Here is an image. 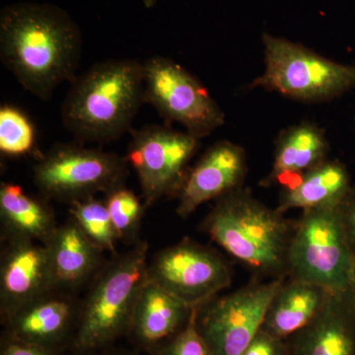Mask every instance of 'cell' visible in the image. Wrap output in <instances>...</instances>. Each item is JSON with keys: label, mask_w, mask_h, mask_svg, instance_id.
Listing matches in <instances>:
<instances>
[{"label": "cell", "mask_w": 355, "mask_h": 355, "mask_svg": "<svg viewBox=\"0 0 355 355\" xmlns=\"http://www.w3.org/2000/svg\"><path fill=\"white\" fill-rule=\"evenodd\" d=\"M241 355H289L288 343L261 329Z\"/></svg>", "instance_id": "cell-26"}, {"label": "cell", "mask_w": 355, "mask_h": 355, "mask_svg": "<svg viewBox=\"0 0 355 355\" xmlns=\"http://www.w3.org/2000/svg\"><path fill=\"white\" fill-rule=\"evenodd\" d=\"M97 355H123V354H97Z\"/></svg>", "instance_id": "cell-31"}, {"label": "cell", "mask_w": 355, "mask_h": 355, "mask_svg": "<svg viewBox=\"0 0 355 355\" xmlns=\"http://www.w3.org/2000/svg\"><path fill=\"white\" fill-rule=\"evenodd\" d=\"M284 277L248 284L198 309V330L212 355H241L263 327Z\"/></svg>", "instance_id": "cell-9"}, {"label": "cell", "mask_w": 355, "mask_h": 355, "mask_svg": "<svg viewBox=\"0 0 355 355\" xmlns=\"http://www.w3.org/2000/svg\"><path fill=\"white\" fill-rule=\"evenodd\" d=\"M55 286L44 244L11 238L2 257L0 272V303L4 318L48 295Z\"/></svg>", "instance_id": "cell-13"}, {"label": "cell", "mask_w": 355, "mask_h": 355, "mask_svg": "<svg viewBox=\"0 0 355 355\" xmlns=\"http://www.w3.org/2000/svg\"><path fill=\"white\" fill-rule=\"evenodd\" d=\"M142 1H144V6H146L147 8H150V7H153L154 4L156 3L157 0H142Z\"/></svg>", "instance_id": "cell-29"}, {"label": "cell", "mask_w": 355, "mask_h": 355, "mask_svg": "<svg viewBox=\"0 0 355 355\" xmlns=\"http://www.w3.org/2000/svg\"><path fill=\"white\" fill-rule=\"evenodd\" d=\"M352 293H354V297H355V275H354V284H352Z\"/></svg>", "instance_id": "cell-30"}, {"label": "cell", "mask_w": 355, "mask_h": 355, "mask_svg": "<svg viewBox=\"0 0 355 355\" xmlns=\"http://www.w3.org/2000/svg\"><path fill=\"white\" fill-rule=\"evenodd\" d=\"M330 292L304 280L284 282L266 311L261 329L288 340L316 317Z\"/></svg>", "instance_id": "cell-19"}, {"label": "cell", "mask_w": 355, "mask_h": 355, "mask_svg": "<svg viewBox=\"0 0 355 355\" xmlns=\"http://www.w3.org/2000/svg\"><path fill=\"white\" fill-rule=\"evenodd\" d=\"M74 311L67 299L46 295L6 317L8 338L55 350L69 336Z\"/></svg>", "instance_id": "cell-17"}, {"label": "cell", "mask_w": 355, "mask_h": 355, "mask_svg": "<svg viewBox=\"0 0 355 355\" xmlns=\"http://www.w3.org/2000/svg\"><path fill=\"white\" fill-rule=\"evenodd\" d=\"M83 36L62 9L20 3L0 14V58L23 88L46 101L64 83H73Z\"/></svg>", "instance_id": "cell-1"}, {"label": "cell", "mask_w": 355, "mask_h": 355, "mask_svg": "<svg viewBox=\"0 0 355 355\" xmlns=\"http://www.w3.org/2000/svg\"><path fill=\"white\" fill-rule=\"evenodd\" d=\"M191 309L148 279L135 303L128 334L155 354L186 326Z\"/></svg>", "instance_id": "cell-15"}, {"label": "cell", "mask_w": 355, "mask_h": 355, "mask_svg": "<svg viewBox=\"0 0 355 355\" xmlns=\"http://www.w3.org/2000/svg\"><path fill=\"white\" fill-rule=\"evenodd\" d=\"M211 239L261 275L284 277L293 226L241 188L218 198L205 221Z\"/></svg>", "instance_id": "cell-3"}, {"label": "cell", "mask_w": 355, "mask_h": 355, "mask_svg": "<svg viewBox=\"0 0 355 355\" xmlns=\"http://www.w3.org/2000/svg\"><path fill=\"white\" fill-rule=\"evenodd\" d=\"M107 193L106 203L118 239L130 241L137 234L144 207L139 198L123 184Z\"/></svg>", "instance_id": "cell-24"}, {"label": "cell", "mask_w": 355, "mask_h": 355, "mask_svg": "<svg viewBox=\"0 0 355 355\" xmlns=\"http://www.w3.org/2000/svg\"><path fill=\"white\" fill-rule=\"evenodd\" d=\"M338 207L303 211L287 254V273L292 279L317 284L330 293L350 291L355 275V253Z\"/></svg>", "instance_id": "cell-6"}, {"label": "cell", "mask_w": 355, "mask_h": 355, "mask_svg": "<svg viewBox=\"0 0 355 355\" xmlns=\"http://www.w3.org/2000/svg\"><path fill=\"white\" fill-rule=\"evenodd\" d=\"M128 162L118 154L80 144H57L34 168V182L44 197L73 202L108 193L123 184Z\"/></svg>", "instance_id": "cell-7"}, {"label": "cell", "mask_w": 355, "mask_h": 355, "mask_svg": "<svg viewBox=\"0 0 355 355\" xmlns=\"http://www.w3.org/2000/svg\"><path fill=\"white\" fill-rule=\"evenodd\" d=\"M69 205L72 218L91 242L101 251L114 252L118 236L105 200L90 197Z\"/></svg>", "instance_id": "cell-22"}, {"label": "cell", "mask_w": 355, "mask_h": 355, "mask_svg": "<svg viewBox=\"0 0 355 355\" xmlns=\"http://www.w3.org/2000/svg\"><path fill=\"white\" fill-rule=\"evenodd\" d=\"M37 132L30 116L23 110L3 105L0 108V151L10 157L31 153L36 146Z\"/></svg>", "instance_id": "cell-23"}, {"label": "cell", "mask_w": 355, "mask_h": 355, "mask_svg": "<svg viewBox=\"0 0 355 355\" xmlns=\"http://www.w3.org/2000/svg\"><path fill=\"white\" fill-rule=\"evenodd\" d=\"M200 308L191 309L188 323L156 352L155 355H212L198 330L197 317Z\"/></svg>", "instance_id": "cell-25"}, {"label": "cell", "mask_w": 355, "mask_h": 355, "mask_svg": "<svg viewBox=\"0 0 355 355\" xmlns=\"http://www.w3.org/2000/svg\"><path fill=\"white\" fill-rule=\"evenodd\" d=\"M144 103V64L106 60L74 79L62 106V120L81 144H106L130 130Z\"/></svg>", "instance_id": "cell-2"}, {"label": "cell", "mask_w": 355, "mask_h": 355, "mask_svg": "<svg viewBox=\"0 0 355 355\" xmlns=\"http://www.w3.org/2000/svg\"><path fill=\"white\" fill-rule=\"evenodd\" d=\"M329 151L326 132L316 123L304 121L286 128L275 142L272 171L263 180V186L280 183L286 187L327 160Z\"/></svg>", "instance_id": "cell-16"}, {"label": "cell", "mask_w": 355, "mask_h": 355, "mask_svg": "<svg viewBox=\"0 0 355 355\" xmlns=\"http://www.w3.org/2000/svg\"><path fill=\"white\" fill-rule=\"evenodd\" d=\"M200 140L164 125H147L132 132L125 160L137 173L147 205L178 195Z\"/></svg>", "instance_id": "cell-10"}, {"label": "cell", "mask_w": 355, "mask_h": 355, "mask_svg": "<svg viewBox=\"0 0 355 355\" xmlns=\"http://www.w3.org/2000/svg\"><path fill=\"white\" fill-rule=\"evenodd\" d=\"M265 70L250 88H263L305 104L333 101L355 87V64L323 57L303 44L263 35Z\"/></svg>", "instance_id": "cell-5"}, {"label": "cell", "mask_w": 355, "mask_h": 355, "mask_svg": "<svg viewBox=\"0 0 355 355\" xmlns=\"http://www.w3.org/2000/svg\"><path fill=\"white\" fill-rule=\"evenodd\" d=\"M147 253V243H137L102 273L77 321L76 349L96 352L128 334L135 303L148 279Z\"/></svg>", "instance_id": "cell-4"}, {"label": "cell", "mask_w": 355, "mask_h": 355, "mask_svg": "<svg viewBox=\"0 0 355 355\" xmlns=\"http://www.w3.org/2000/svg\"><path fill=\"white\" fill-rule=\"evenodd\" d=\"M347 167L340 161L327 159L287 184L277 209L284 214L291 209L305 210L338 207L352 190Z\"/></svg>", "instance_id": "cell-18"}, {"label": "cell", "mask_w": 355, "mask_h": 355, "mask_svg": "<svg viewBox=\"0 0 355 355\" xmlns=\"http://www.w3.org/2000/svg\"><path fill=\"white\" fill-rule=\"evenodd\" d=\"M148 279L190 308H200L231 284V270L216 252L184 239L148 265Z\"/></svg>", "instance_id": "cell-11"}, {"label": "cell", "mask_w": 355, "mask_h": 355, "mask_svg": "<svg viewBox=\"0 0 355 355\" xmlns=\"http://www.w3.org/2000/svg\"><path fill=\"white\" fill-rule=\"evenodd\" d=\"M144 102L168 123L202 139L225 123V114L200 80L171 58L154 55L142 62Z\"/></svg>", "instance_id": "cell-8"}, {"label": "cell", "mask_w": 355, "mask_h": 355, "mask_svg": "<svg viewBox=\"0 0 355 355\" xmlns=\"http://www.w3.org/2000/svg\"><path fill=\"white\" fill-rule=\"evenodd\" d=\"M289 355H355V297L330 293L316 317L287 340Z\"/></svg>", "instance_id": "cell-14"}, {"label": "cell", "mask_w": 355, "mask_h": 355, "mask_svg": "<svg viewBox=\"0 0 355 355\" xmlns=\"http://www.w3.org/2000/svg\"><path fill=\"white\" fill-rule=\"evenodd\" d=\"M338 209L345 232L355 253V187H352L349 195L340 203Z\"/></svg>", "instance_id": "cell-28"}, {"label": "cell", "mask_w": 355, "mask_h": 355, "mask_svg": "<svg viewBox=\"0 0 355 355\" xmlns=\"http://www.w3.org/2000/svg\"><path fill=\"white\" fill-rule=\"evenodd\" d=\"M246 172L244 148L228 140L216 142L187 173L178 193V216L187 218L203 203L241 188Z\"/></svg>", "instance_id": "cell-12"}, {"label": "cell", "mask_w": 355, "mask_h": 355, "mask_svg": "<svg viewBox=\"0 0 355 355\" xmlns=\"http://www.w3.org/2000/svg\"><path fill=\"white\" fill-rule=\"evenodd\" d=\"M55 286H74L87 279L99 261V251L72 219L55 229L44 244Z\"/></svg>", "instance_id": "cell-20"}, {"label": "cell", "mask_w": 355, "mask_h": 355, "mask_svg": "<svg viewBox=\"0 0 355 355\" xmlns=\"http://www.w3.org/2000/svg\"><path fill=\"white\" fill-rule=\"evenodd\" d=\"M0 214L10 238L46 244L57 229L53 209L16 184H0Z\"/></svg>", "instance_id": "cell-21"}, {"label": "cell", "mask_w": 355, "mask_h": 355, "mask_svg": "<svg viewBox=\"0 0 355 355\" xmlns=\"http://www.w3.org/2000/svg\"><path fill=\"white\" fill-rule=\"evenodd\" d=\"M0 355H60L55 350L44 349L38 345H30L13 340V338H4L1 345V354Z\"/></svg>", "instance_id": "cell-27"}]
</instances>
